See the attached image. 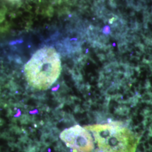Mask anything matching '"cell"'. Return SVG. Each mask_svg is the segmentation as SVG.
Instances as JSON below:
<instances>
[{"mask_svg":"<svg viewBox=\"0 0 152 152\" xmlns=\"http://www.w3.org/2000/svg\"><path fill=\"white\" fill-rule=\"evenodd\" d=\"M61 70L59 55L54 49L48 47L38 50L25 66L29 84L40 90L51 87L58 79Z\"/></svg>","mask_w":152,"mask_h":152,"instance_id":"2","label":"cell"},{"mask_svg":"<svg viewBox=\"0 0 152 152\" xmlns=\"http://www.w3.org/2000/svg\"><path fill=\"white\" fill-rule=\"evenodd\" d=\"M60 139L73 152H135L139 144L138 137L119 122L76 125L63 131Z\"/></svg>","mask_w":152,"mask_h":152,"instance_id":"1","label":"cell"}]
</instances>
